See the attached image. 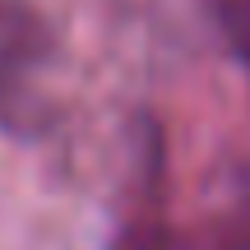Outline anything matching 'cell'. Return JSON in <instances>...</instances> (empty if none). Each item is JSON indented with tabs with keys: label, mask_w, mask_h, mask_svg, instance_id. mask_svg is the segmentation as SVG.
I'll list each match as a JSON object with an SVG mask.
<instances>
[{
	"label": "cell",
	"mask_w": 250,
	"mask_h": 250,
	"mask_svg": "<svg viewBox=\"0 0 250 250\" xmlns=\"http://www.w3.org/2000/svg\"><path fill=\"white\" fill-rule=\"evenodd\" d=\"M46 61V33L28 9L0 0V121L9 130H37V98L33 74Z\"/></svg>",
	"instance_id": "cell-1"
},
{
	"label": "cell",
	"mask_w": 250,
	"mask_h": 250,
	"mask_svg": "<svg viewBox=\"0 0 250 250\" xmlns=\"http://www.w3.org/2000/svg\"><path fill=\"white\" fill-rule=\"evenodd\" d=\"M227 246L232 250H250V171L236 176L232 213H227Z\"/></svg>",
	"instance_id": "cell-2"
},
{
	"label": "cell",
	"mask_w": 250,
	"mask_h": 250,
	"mask_svg": "<svg viewBox=\"0 0 250 250\" xmlns=\"http://www.w3.org/2000/svg\"><path fill=\"white\" fill-rule=\"evenodd\" d=\"M218 14H223L232 51L250 65V0H218Z\"/></svg>",
	"instance_id": "cell-3"
}]
</instances>
